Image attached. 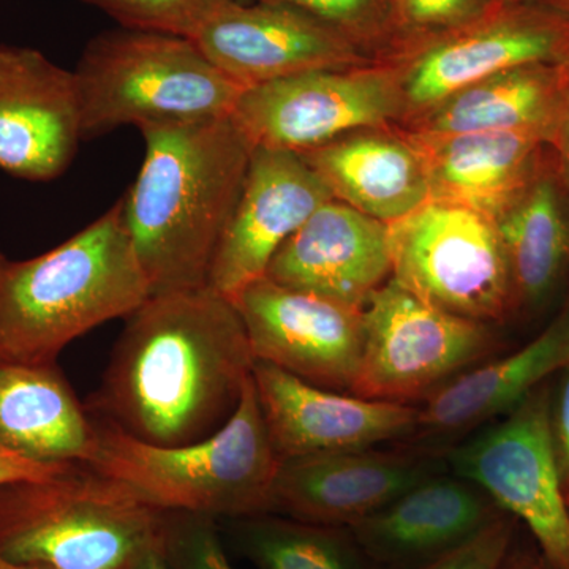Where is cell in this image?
I'll return each mask as SVG.
<instances>
[{"label": "cell", "mask_w": 569, "mask_h": 569, "mask_svg": "<svg viewBox=\"0 0 569 569\" xmlns=\"http://www.w3.org/2000/svg\"><path fill=\"white\" fill-rule=\"evenodd\" d=\"M254 362L227 296L211 287L151 296L127 317L93 407L144 443H194L233 417Z\"/></svg>", "instance_id": "6da1fadb"}, {"label": "cell", "mask_w": 569, "mask_h": 569, "mask_svg": "<svg viewBox=\"0 0 569 569\" xmlns=\"http://www.w3.org/2000/svg\"><path fill=\"white\" fill-rule=\"evenodd\" d=\"M141 133L144 160L122 209L151 296L209 287L253 148L231 118Z\"/></svg>", "instance_id": "7a4b0ae2"}, {"label": "cell", "mask_w": 569, "mask_h": 569, "mask_svg": "<svg viewBox=\"0 0 569 569\" xmlns=\"http://www.w3.org/2000/svg\"><path fill=\"white\" fill-rule=\"evenodd\" d=\"M149 298L121 200L39 257L0 253V359L58 362L74 339L132 316Z\"/></svg>", "instance_id": "3957f363"}, {"label": "cell", "mask_w": 569, "mask_h": 569, "mask_svg": "<svg viewBox=\"0 0 569 569\" xmlns=\"http://www.w3.org/2000/svg\"><path fill=\"white\" fill-rule=\"evenodd\" d=\"M89 468L116 479L160 511L238 519L264 515L279 471V452L253 378L230 421L211 437L179 447L144 443L107 419H96Z\"/></svg>", "instance_id": "277c9868"}, {"label": "cell", "mask_w": 569, "mask_h": 569, "mask_svg": "<svg viewBox=\"0 0 569 569\" xmlns=\"http://www.w3.org/2000/svg\"><path fill=\"white\" fill-rule=\"evenodd\" d=\"M164 511L84 466L0 486V556L36 569H129L159 545Z\"/></svg>", "instance_id": "5b68a950"}, {"label": "cell", "mask_w": 569, "mask_h": 569, "mask_svg": "<svg viewBox=\"0 0 569 569\" xmlns=\"http://www.w3.org/2000/svg\"><path fill=\"white\" fill-rule=\"evenodd\" d=\"M74 77L82 140L123 126L144 130L231 118L244 91L192 40L126 28L96 37Z\"/></svg>", "instance_id": "8992f818"}, {"label": "cell", "mask_w": 569, "mask_h": 569, "mask_svg": "<svg viewBox=\"0 0 569 569\" xmlns=\"http://www.w3.org/2000/svg\"><path fill=\"white\" fill-rule=\"evenodd\" d=\"M388 231L392 279L429 305L486 325L518 310L496 220L429 200Z\"/></svg>", "instance_id": "52a82bcc"}, {"label": "cell", "mask_w": 569, "mask_h": 569, "mask_svg": "<svg viewBox=\"0 0 569 569\" xmlns=\"http://www.w3.org/2000/svg\"><path fill=\"white\" fill-rule=\"evenodd\" d=\"M490 329L429 305L391 277L365 307V351L351 395L407 406L425 402L496 356Z\"/></svg>", "instance_id": "ba28073f"}, {"label": "cell", "mask_w": 569, "mask_h": 569, "mask_svg": "<svg viewBox=\"0 0 569 569\" xmlns=\"http://www.w3.org/2000/svg\"><path fill=\"white\" fill-rule=\"evenodd\" d=\"M402 114L399 67L387 59L252 86L231 121L252 148L302 153L355 130L397 126Z\"/></svg>", "instance_id": "9c48e42d"}, {"label": "cell", "mask_w": 569, "mask_h": 569, "mask_svg": "<svg viewBox=\"0 0 569 569\" xmlns=\"http://www.w3.org/2000/svg\"><path fill=\"white\" fill-rule=\"evenodd\" d=\"M550 383L452 449L449 462L456 475L526 523L550 568L569 569V507L550 437Z\"/></svg>", "instance_id": "30bf717a"}, {"label": "cell", "mask_w": 569, "mask_h": 569, "mask_svg": "<svg viewBox=\"0 0 569 569\" xmlns=\"http://www.w3.org/2000/svg\"><path fill=\"white\" fill-rule=\"evenodd\" d=\"M400 71L406 126L449 96L527 63L569 62V14L500 0L479 20L389 56Z\"/></svg>", "instance_id": "8fae6325"}, {"label": "cell", "mask_w": 569, "mask_h": 569, "mask_svg": "<svg viewBox=\"0 0 569 569\" xmlns=\"http://www.w3.org/2000/svg\"><path fill=\"white\" fill-rule=\"evenodd\" d=\"M257 361L331 391L351 392L365 351V309L272 282L233 299Z\"/></svg>", "instance_id": "7c38bea8"}, {"label": "cell", "mask_w": 569, "mask_h": 569, "mask_svg": "<svg viewBox=\"0 0 569 569\" xmlns=\"http://www.w3.org/2000/svg\"><path fill=\"white\" fill-rule=\"evenodd\" d=\"M190 40L242 88L316 70L372 63L355 41L323 22L277 3L212 0Z\"/></svg>", "instance_id": "4fadbf2b"}, {"label": "cell", "mask_w": 569, "mask_h": 569, "mask_svg": "<svg viewBox=\"0 0 569 569\" xmlns=\"http://www.w3.org/2000/svg\"><path fill=\"white\" fill-rule=\"evenodd\" d=\"M329 200L335 198L328 187L299 153L253 148L209 287L233 301L264 277L277 250Z\"/></svg>", "instance_id": "5bb4252c"}, {"label": "cell", "mask_w": 569, "mask_h": 569, "mask_svg": "<svg viewBox=\"0 0 569 569\" xmlns=\"http://www.w3.org/2000/svg\"><path fill=\"white\" fill-rule=\"evenodd\" d=\"M81 140L74 71L32 48L0 44V170L51 181L69 168Z\"/></svg>", "instance_id": "9a60e30c"}, {"label": "cell", "mask_w": 569, "mask_h": 569, "mask_svg": "<svg viewBox=\"0 0 569 569\" xmlns=\"http://www.w3.org/2000/svg\"><path fill=\"white\" fill-rule=\"evenodd\" d=\"M280 459L373 448L417 433L418 407L307 383L268 362L252 372Z\"/></svg>", "instance_id": "2e32d148"}, {"label": "cell", "mask_w": 569, "mask_h": 569, "mask_svg": "<svg viewBox=\"0 0 569 569\" xmlns=\"http://www.w3.org/2000/svg\"><path fill=\"white\" fill-rule=\"evenodd\" d=\"M433 473L421 456L372 448L283 459L269 512L350 529Z\"/></svg>", "instance_id": "e0dca14e"}, {"label": "cell", "mask_w": 569, "mask_h": 569, "mask_svg": "<svg viewBox=\"0 0 569 569\" xmlns=\"http://www.w3.org/2000/svg\"><path fill=\"white\" fill-rule=\"evenodd\" d=\"M391 274L388 224L329 200L277 250L264 277L365 309Z\"/></svg>", "instance_id": "ac0fdd59"}, {"label": "cell", "mask_w": 569, "mask_h": 569, "mask_svg": "<svg viewBox=\"0 0 569 569\" xmlns=\"http://www.w3.org/2000/svg\"><path fill=\"white\" fill-rule=\"evenodd\" d=\"M503 515L468 479L433 473L348 530L367 559L417 569L466 545Z\"/></svg>", "instance_id": "d6986e66"}, {"label": "cell", "mask_w": 569, "mask_h": 569, "mask_svg": "<svg viewBox=\"0 0 569 569\" xmlns=\"http://www.w3.org/2000/svg\"><path fill=\"white\" fill-rule=\"evenodd\" d=\"M402 132L425 164L430 200L463 206L493 220L533 181L549 148L533 132Z\"/></svg>", "instance_id": "ffe728a7"}, {"label": "cell", "mask_w": 569, "mask_h": 569, "mask_svg": "<svg viewBox=\"0 0 569 569\" xmlns=\"http://www.w3.org/2000/svg\"><path fill=\"white\" fill-rule=\"evenodd\" d=\"M569 367V310L519 350L492 356L418 407L417 433L458 436L507 415Z\"/></svg>", "instance_id": "44dd1931"}, {"label": "cell", "mask_w": 569, "mask_h": 569, "mask_svg": "<svg viewBox=\"0 0 569 569\" xmlns=\"http://www.w3.org/2000/svg\"><path fill=\"white\" fill-rule=\"evenodd\" d=\"M332 198L391 224L430 200L421 157L397 126L370 127L299 153Z\"/></svg>", "instance_id": "7402d4cb"}, {"label": "cell", "mask_w": 569, "mask_h": 569, "mask_svg": "<svg viewBox=\"0 0 569 569\" xmlns=\"http://www.w3.org/2000/svg\"><path fill=\"white\" fill-rule=\"evenodd\" d=\"M0 443L50 466L91 463L96 419L86 413L58 362L0 359Z\"/></svg>", "instance_id": "603a6c76"}, {"label": "cell", "mask_w": 569, "mask_h": 569, "mask_svg": "<svg viewBox=\"0 0 569 569\" xmlns=\"http://www.w3.org/2000/svg\"><path fill=\"white\" fill-rule=\"evenodd\" d=\"M569 89V62L527 63L452 93L400 127L418 134L533 132L549 141Z\"/></svg>", "instance_id": "cb8c5ba5"}, {"label": "cell", "mask_w": 569, "mask_h": 569, "mask_svg": "<svg viewBox=\"0 0 569 569\" xmlns=\"http://www.w3.org/2000/svg\"><path fill=\"white\" fill-rule=\"evenodd\" d=\"M496 223L518 309L541 306L569 269V193L549 148L533 181Z\"/></svg>", "instance_id": "d4e9b609"}, {"label": "cell", "mask_w": 569, "mask_h": 569, "mask_svg": "<svg viewBox=\"0 0 569 569\" xmlns=\"http://www.w3.org/2000/svg\"><path fill=\"white\" fill-rule=\"evenodd\" d=\"M238 548L257 569H367V557L350 530L287 516L233 519Z\"/></svg>", "instance_id": "484cf974"}, {"label": "cell", "mask_w": 569, "mask_h": 569, "mask_svg": "<svg viewBox=\"0 0 569 569\" xmlns=\"http://www.w3.org/2000/svg\"><path fill=\"white\" fill-rule=\"evenodd\" d=\"M498 2L500 0H389V41L395 44V52L406 50L479 20Z\"/></svg>", "instance_id": "4316f807"}, {"label": "cell", "mask_w": 569, "mask_h": 569, "mask_svg": "<svg viewBox=\"0 0 569 569\" xmlns=\"http://www.w3.org/2000/svg\"><path fill=\"white\" fill-rule=\"evenodd\" d=\"M160 549L168 569H236L211 516L164 511Z\"/></svg>", "instance_id": "83f0119b"}, {"label": "cell", "mask_w": 569, "mask_h": 569, "mask_svg": "<svg viewBox=\"0 0 569 569\" xmlns=\"http://www.w3.org/2000/svg\"><path fill=\"white\" fill-rule=\"evenodd\" d=\"M302 11L343 33L359 48L389 40V0H261Z\"/></svg>", "instance_id": "f1b7e54d"}, {"label": "cell", "mask_w": 569, "mask_h": 569, "mask_svg": "<svg viewBox=\"0 0 569 569\" xmlns=\"http://www.w3.org/2000/svg\"><path fill=\"white\" fill-rule=\"evenodd\" d=\"M107 11L126 29L189 39L212 0H82Z\"/></svg>", "instance_id": "f546056e"}, {"label": "cell", "mask_w": 569, "mask_h": 569, "mask_svg": "<svg viewBox=\"0 0 569 569\" xmlns=\"http://www.w3.org/2000/svg\"><path fill=\"white\" fill-rule=\"evenodd\" d=\"M515 520L503 515L458 549L417 569H501L509 559Z\"/></svg>", "instance_id": "4dcf8cb0"}, {"label": "cell", "mask_w": 569, "mask_h": 569, "mask_svg": "<svg viewBox=\"0 0 569 569\" xmlns=\"http://www.w3.org/2000/svg\"><path fill=\"white\" fill-rule=\"evenodd\" d=\"M550 383L549 426L561 481L569 493V367Z\"/></svg>", "instance_id": "1f68e13d"}, {"label": "cell", "mask_w": 569, "mask_h": 569, "mask_svg": "<svg viewBox=\"0 0 569 569\" xmlns=\"http://www.w3.org/2000/svg\"><path fill=\"white\" fill-rule=\"evenodd\" d=\"M74 466H50L22 458L0 443V486L10 482L29 481V479H47L58 477Z\"/></svg>", "instance_id": "d6a6232c"}, {"label": "cell", "mask_w": 569, "mask_h": 569, "mask_svg": "<svg viewBox=\"0 0 569 569\" xmlns=\"http://www.w3.org/2000/svg\"><path fill=\"white\" fill-rule=\"evenodd\" d=\"M549 149L552 151L553 160H556L557 170L563 186L567 187L569 193V89L567 93V102H565L563 111L552 138L549 141Z\"/></svg>", "instance_id": "836d02e7"}, {"label": "cell", "mask_w": 569, "mask_h": 569, "mask_svg": "<svg viewBox=\"0 0 569 569\" xmlns=\"http://www.w3.org/2000/svg\"><path fill=\"white\" fill-rule=\"evenodd\" d=\"M129 569H168L162 549H160V542L153 546V548L146 550L140 559L133 561L132 567Z\"/></svg>", "instance_id": "e575fe53"}, {"label": "cell", "mask_w": 569, "mask_h": 569, "mask_svg": "<svg viewBox=\"0 0 569 569\" xmlns=\"http://www.w3.org/2000/svg\"><path fill=\"white\" fill-rule=\"evenodd\" d=\"M501 569H552L548 561L542 559L541 553L538 556H518L509 557L507 563Z\"/></svg>", "instance_id": "d590c367"}, {"label": "cell", "mask_w": 569, "mask_h": 569, "mask_svg": "<svg viewBox=\"0 0 569 569\" xmlns=\"http://www.w3.org/2000/svg\"><path fill=\"white\" fill-rule=\"evenodd\" d=\"M538 2L550 7V9L561 11V13L569 14V0H538Z\"/></svg>", "instance_id": "8d00e7d4"}, {"label": "cell", "mask_w": 569, "mask_h": 569, "mask_svg": "<svg viewBox=\"0 0 569 569\" xmlns=\"http://www.w3.org/2000/svg\"><path fill=\"white\" fill-rule=\"evenodd\" d=\"M0 569H36L31 567H26V565L14 563V561L3 559L0 556Z\"/></svg>", "instance_id": "74e56055"}, {"label": "cell", "mask_w": 569, "mask_h": 569, "mask_svg": "<svg viewBox=\"0 0 569 569\" xmlns=\"http://www.w3.org/2000/svg\"><path fill=\"white\" fill-rule=\"evenodd\" d=\"M567 498H568V507H569V493H567Z\"/></svg>", "instance_id": "f35d334b"}]
</instances>
